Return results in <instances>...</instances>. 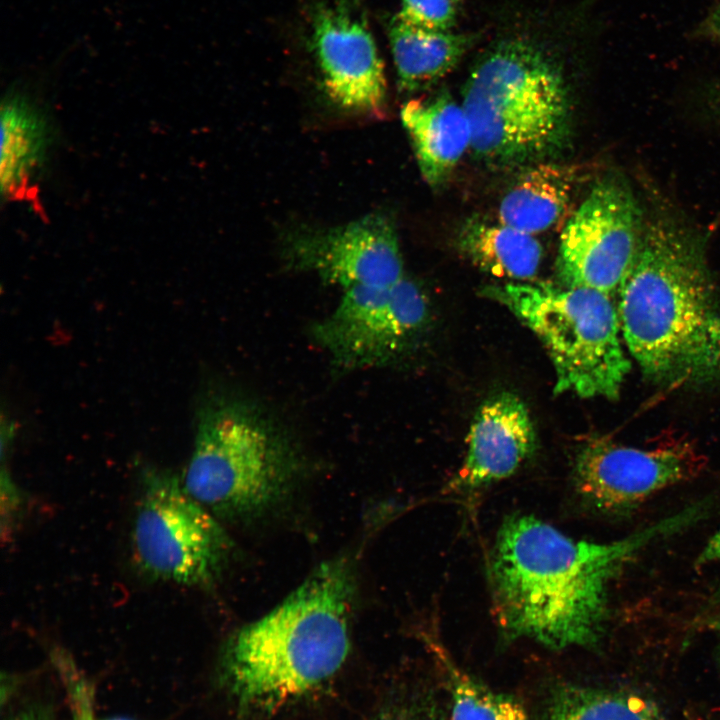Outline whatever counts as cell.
Returning <instances> with one entry per match:
<instances>
[{"instance_id":"277c9868","label":"cell","mask_w":720,"mask_h":720,"mask_svg":"<svg viewBox=\"0 0 720 720\" xmlns=\"http://www.w3.org/2000/svg\"><path fill=\"white\" fill-rule=\"evenodd\" d=\"M461 104L473 154L492 168L545 162L566 148L571 131L567 81L558 61L536 42L497 43L471 70Z\"/></svg>"},{"instance_id":"83f0119b","label":"cell","mask_w":720,"mask_h":720,"mask_svg":"<svg viewBox=\"0 0 720 720\" xmlns=\"http://www.w3.org/2000/svg\"><path fill=\"white\" fill-rule=\"evenodd\" d=\"M393 720H408V719H407V718H399V717H396V718H394Z\"/></svg>"},{"instance_id":"ba28073f","label":"cell","mask_w":720,"mask_h":720,"mask_svg":"<svg viewBox=\"0 0 720 720\" xmlns=\"http://www.w3.org/2000/svg\"><path fill=\"white\" fill-rule=\"evenodd\" d=\"M428 319L423 290L405 276L382 286L346 291L312 327L315 342L341 372L385 367L412 347Z\"/></svg>"},{"instance_id":"cb8c5ba5","label":"cell","mask_w":720,"mask_h":720,"mask_svg":"<svg viewBox=\"0 0 720 720\" xmlns=\"http://www.w3.org/2000/svg\"><path fill=\"white\" fill-rule=\"evenodd\" d=\"M704 36L720 41V0L702 24Z\"/></svg>"},{"instance_id":"5bb4252c","label":"cell","mask_w":720,"mask_h":720,"mask_svg":"<svg viewBox=\"0 0 720 720\" xmlns=\"http://www.w3.org/2000/svg\"><path fill=\"white\" fill-rule=\"evenodd\" d=\"M401 119L424 180L432 187L442 185L471 146V127L462 104L441 90L409 100L401 109Z\"/></svg>"},{"instance_id":"4316f807","label":"cell","mask_w":720,"mask_h":720,"mask_svg":"<svg viewBox=\"0 0 720 720\" xmlns=\"http://www.w3.org/2000/svg\"><path fill=\"white\" fill-rule=\"evenodd\" d=\"M103 720H132V719L123 718V717H113V718H108V719H103Z\"/></svg>"},{"instance_id":"ffe728a7","label":"cell","mask_w":720,"mask_h":720,"mask_svg":"<svg viewBox=\"0 0 720 720\" xmlns=\"http://www.w3.org/2000/svg\"><path fill=\"white\" fill-rule=\"evenodd\" d=\"M546 720H658L655 708L628 693L565 686L551 698Z\"/></svg>"},{"instance_id":"9a60e30c","label":"cell","mask_w":720,"mask_h":720,"mask_svg":"<svg viewBox=\"0 0 720 720\" xmlns=\"http://www.w3.org/2000/svg\"><path fill=\"white\" fill-rule=\"evenodd\" d=\"M46 110L29 95L15 91L1 104L0 187L7 197L32 185L43 169L53 143Z\"/></svg>"},{"instance_id":"7a4b0ae2","label":"cell","mask_w":720,"mask_h":720,"mask_svg":"<svg viewBox=\"0 0 720 720\" xmlns=\"http://www.w3.org/2000/svg\"><path fill=\"white\" fill-rule=\"evenodd\" d=\"M617 294L623 341L648 380L674 387L720 376V307L694 232L666 219L645 224Z\"/></svg>"},{"instance_id":"44dd1931","label":"cell","mask_w":720,"mask_h":720,"mask_svg":"<svg viewBox=\"0 0 720 720\" xmlns=\"http://www.w3.org/2000/svg\"><path fill=\"white\" fill-rule=\"evenodd\" d=\"M460 0H402L396 16L402 22L430 31H452Z\"/></svg>"},{"instance_id":"e0dca14e","label":"cell","mask_w":720,"mask_h":720,"mask_svg":"<svg viewBox=\"0 0 720 720\" xmlns=\"http://www.w3.org/2000/svg\"><path fill=\"white\" fill-rule=\"evenodd\" d=\"M388 34L399 88L407 93L437 83L477 41L472 33L425 30L397 17L392 20Z\"/></svg>"},{"instance_id":"7c38bea8","label":"cell","mask_w":720,"mask_h":720,"mask_svg":"<svg viewBox=\"0 0 720 720\" xmlns=\"http://www.w3.org/2000/svg\"><path fill=\"white\" fill-rule=\"evenodd\" d=\"M312 42L329 97L339 107L382 117L386 108L384 66L367 25L343 5L320 6Z\"/></svg>"},{"instance_id":"4fadbf2b","label":"cell","mask_w":720,"mask_h":720,"mask_svg":"<svg viewBox=\"0 0 720 720\" xmlns=\"http://www.w3.org/2000/svg\"><path fill=\"white\" fill-rule=\"evenodd\" d=\"M467 443L455 488L473 490L513 474L536 448V431L524 402L508 392L489 398L474 416Z\"/></svg>"},{"instance_id":"603a6c76","label":"cell","mask_w":720,"mask_h":720,"mask_svg":"<svg viewBox=\"0 0 720 720\" xmlns=\"http://www.w3.org/2000/svg\"><path fill=\"white\" fill-rule=\"evenodd\" d=\"M720 561V529L710 538L697 558V564L703 565Z\"/></svg>"},{"instance_id":"3957f363","label":"cell","mask_w":720,"mask_h":720,"mask_svg":"<svg viewBox=\"0 0 720 720\" xmlns=\"http://www.w3.org/2000/svg\"><path fill=\"white\" fill-rule=\"evenodd\" d=\"M351 567L321 564L284 601L228 640L224 679L244 704L274 706L333 676L350 649Z\"/></svg>"},{"instance_id":"52a82bcc","label":"cell","mask_w":720,"mask_h":720,"mask_svg":"<svg viewBox=\"0 0 720 720\" xmlns=\"http://www.w3.org/2000/svg\"><path fill=\"white\" fill-rule=\"evenodd\" d=\"M131 547L136 566L149 579L205 588L221 576L231 541L218 519L188 494L181 478L146 468Z\"/></svg>"},{"instance_id":"d6986e66","label":"cell","mask_w":720,"mask_h":720,"mask_svg":"<svg viewBox=\"0 0 720 720\" xmlns=\"http://www.w3.org/2000/svg\"><path fill=\"white\" fill-rule=\"evenodd\" d=\"M437 656L448 696V720H530L512 696L498 692L459 667L442 648Z\"/></svg>"},{"instance_id":"d4e9b609","label":"cell","mask_w":720,"mask_h":720,"mask_svg":"<svg viewBox=\"0 0 720 720\" xmlns=\"http://www.w3.org/2000/svg\"><path fill=\"white\" fill-rule=\"evenodd\" d=\"M9 720H43L42 717L38 714H35L33 712H23L20 713Z\"/></svg>"},{"instance_id":"30bf717a","label":"cell","mask_w":720,"mask_h":720,"mask_svg":"<svg viewBox=\"0 0 720 720\" xmlns=\"http://www.w3.org/2000/svg\"><path fill=\"white\" fill-rule=\"evenodd\" d=\"M704 456L687 440H664L652 448L617 444L605 437L586 440L577 450L573 481L593 507L626 512L649 496L694 478Z\"/></svg>"},{"instance_id":"7402d4cb","label":"cell","mask_w":720,"mask_h":720,"mask_svg":"<svg viewBox=\"0 0 720 720\" xmlns=\"http://www.w3.org/2000/svg\"><path fill=\"white\" fill-rule=\"evenodd\" d=\"M52 659L65 685L72 720H96L94 691L71 656L55 649Z\"/></svg>"},{"instance_id":"9c48e42d","label":"cell","mask_w":720,"mask_h":720,"mask_svg":"<svg viewBox=\"0 0 720 720\" xmlns=\"http://www.w3.org/2000/svg\"><path fill=\"white\" fill-rule=\"evenodd\" d=\"M645 223L630 186L616 175L597 181L567 219L556 273L563 286L617 293Z\"/></svg>"},{"instance_id":"5b68a950","label":"cell","mask_w":720,"mask_h":720,"mask_svg":"<svg viewBox=\"0 0 720 720\" xmlns=\"http://www.w3.org/2000/svg\"><path fill=\"white\" fill-rule=\"evenodd\" d=\"M300 467L294 440L272 412L256 400L219 392L198 409L181 482L217 519H238L278 504Z\"/></svg>"},{"instance_id":"8992f818","label":"cell","mask_w":720,"mask_h":720,"mask_svg":"<svg viewBox=\"0 0 720 720\" xmlns=\"http://www.w3.org/2000/svg\"><path fill=\"white\" fill-rule=\"evenodd\" d=\"M488 296L542 342L554 367V393L616 399L631 368L612 295L585 287L509 282Z\"/></svg>"},{"instance_id":"8fae6325","label":"cell","mask_w":720,"mask_h":720,"mask_svg":"<svg viewBox=\"0 0 720 720\" xmlns=\"http://www.w3.org/2000/svg\"><path fill=\"white\" fill-rule=\"evenodd\" d=\"M288 268L309 272L343 291L382 286L404 277L395 226L384 214H372L334 228H301L282 243Z\"/></svg>"},{"instance_id":"ac0fdd59","label":"cell","mask_w":720,"mask_h":720,"mask_svg":"<svg viewBox=\"0 0 720 720\" xmlns=\"http://www.w3.org/2000/svg\"><path fill=\"white\" fill-rule=\"evenodd\" d=\"M459 250L482 271L512 282L533 279L541 265L543 248L535 235L498 220L470 219L461 227Z\"/></svg>"},{"instance_id":"2e32d148","label":"cell","mask_w":720,"mask_h":720,"mask_svg":"<svg viewBox=\"0 0 720 720\" xmlns=\"http://www.w3.org/2000/svg\"><path fill=\"white\" fill-rule=\"evenodd\" d=\"M577 176L568 164L528 166L502 198L498 220L532 235L551 229L567 213Z\"/></svg>"},{"instance_id":"6da1fadb","label":"cell","mask_w":720,"mask_h":720,"mask_svg":"<svg viewBox=\"0 0 720 720\" xmlns=\"http://www.w3.org/2000/svg\"><path fill=\"white\" fill-rule=\"evenodd\" d=\"M703 512L704 505L696 504L608 543L572 539L531 516L510 517L491 561L503 631L553 649L594 645L603 631L610 581L648 544L689 526Z\"/></svg>"},{"instance_id":"484cf974","label":"cell","mask_w":720,"mask_h":720,"mask_svg":"<svg viewBox=\"0 0 720 720\" xmlns=\"http://www.w3.org/2000/svg\"><path fill=\"white\" fill-rule=\"evenodd\" d=\"M713 600L720 602V582L715 590V593L713 595Z\"/></svg>"}]
</instances>
